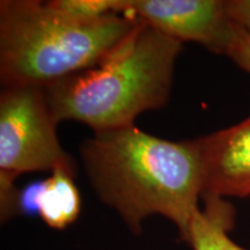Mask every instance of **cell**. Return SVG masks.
Segmentation results:
<instances>
[{"mask_svg":"<svg viewBox=\"0 0 250 250\" xmlns=\"http://www.w3.org/2000/svg\"><path fill=\"white\" fill-rule=\"evenodd\" d=\"M197 140L203 170L202 201L250 196V116Z\"/></svg>","mask_w":250,"mask_h":250,"instance_id":"8992f818","label":"cell"},{"mask_svg":"<svg viewBox=\"0 0 250 250\" xmlns=\"http://www.w3.org/2000/svg\"><path fill=\"white\" fill-rule=\"evenodd\" d=\"M40 181L36 196L37 214L49 227L64 229L77 220L81 210L80 192L74 183L76 170L57 168Z\"/></svg>","mask_w":250,"mask_h":250,"instance_id":"52a82bcc","label":"cell"},{"mask_svg":"<svg viewBox=\"0 0 250 250\" xmlns=\"http://www.w3.org/2000/svg\"><path fill=\"white\" fill-rule=\"evenodd\" d=\"M51 7L81 21H99L124 14L126 0H52Z\"/></svg>","mask_w":250,"mask_h":250,"instance_id":"9c48e42d","label":"cell"},{"mask_svg":"<svg viewBox=\"0 0 250 250\" xmlns=\"http://www.w3.org/2000/svg\"><path fill=\"white\" fill-rule=\"evenodd\" d=\"M224 8L230 22L250 36V0H224Z\"/></svg>","mask_w":250,"mask_h":250,"instance_id":"8fae6325","label":"cell"},{"mask_svg":"<svg viewBox=\"0 0 250 250\" xmlns=\"http://www.w3.org/2000/svg\"><path fill=\"white\" fill-rule=\"evenodd\" d=\"M58 122L44 87L7 86L0 94V174L76 170L73 159L57 138Z\"/></svg>","mask_w":250,"mask_h":250,"instance_id":"277c9868","label":"cell"},{"mask_svg":"<svg viewBox=\"0 0 250 250\" xmlns=\"http://www.w3.org/2000/svg\"><path fill=\"white\" fill-rule=\"evenodd\" d=\"M225 55L241 70L250 74V36L234 23Z\"/></svg>","mask_w":250,"mask_h":250,"instance_id":"30bf717a","label":"cell"},{"mask_svg":"<svg viewBox=\"0 0 250 250\" xmlns=\"http://www.w3.org/2000/svg\"><path fill=\"white\" fill-rule=\"evenodd\" d=\"M124 14L215 54L225 55L232 35L233 23L225 13L224 0H126Z\"/></svg>","mask_w":250,"mask_h":250,"instance_id":"5b68a950","label":"cell"},{"mask_svg":"<svg viewBox=\"0 0 250 250\" xmlns=\"http://www.w3.org/2000/svg\"><path fill=\"white\" fill-rule=\"evenodd\" d=\"M204 208L193 215L187 242L193 250H247L228 235L234 226L235 210L224 198H206Z\"/></svg>","mask_w":250,"mask_h":250,"instance_id":"ba28073f","label":"cell"},{"mask_svg":"<svg viewBox=\"0 0 250 250\" xmlns=\"http://www.w3.org/2000/svg\"><path fill=\"white\" fill-rule=\"evenodd\" d=\"M83 167L102 202L115 208L133 233L161 214L187 241L202 201L198 140L170 142L134 125L94 132L80 147Z\"/></svg>","mask_w":250,"mask_h":250,"instance_id":"6da1fadb","label":"cell"},{"mask_svg":"<svg viewBox=\"0 0 250 250\" xmlns=\"http://www.w3.org/2000/svg\"><path fill=\"white\" fill-rule=\"evenodd\" d=\"M182 42L139 20L95 66L44 87L56 121H77L94 132L134 125L144 111L168 102Z\"/></svg>","mask_w":250,"mask_h":250,"instance_id":"7a4b0ae2","label":"cell"},{"mask_svg":"<svg viewBox=\"0 0 250 250\" xmlns=\"http://www.w3.org/2000/svg\"><path fill=\"white\" fill-rule=\"evenodd\" d=\"M139 19L112 15L81 21L37 0L0 1L2 87H46L93 67L138 26Z\"/></svg>","mask_w":250,"mask_h":250,"instance_id":"3957f363","label":"cell"}]
</instances>
